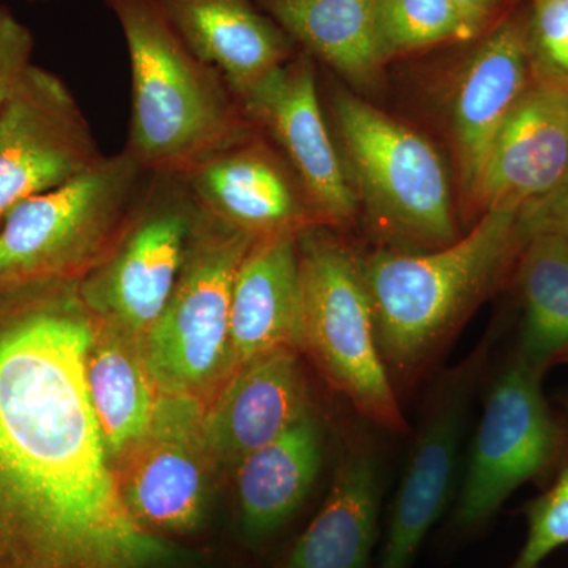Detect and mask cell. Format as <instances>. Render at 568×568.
Returning <instances> with one entry per match:
<instances>
[{
	"label": "cell",
	"mask_w": 568,
	"mask_h": 568,
	"mask_svg": "<svg viewBox=\"0 0 568 568\" xmlns=\"http://www.w3.org/2000/svg\"><path fill=\"white\" fill-rule=\"evenodd\" d=\"M95 324L61 278L0 282V568H159L85 384Z\"/></svg>",
	"instance_id": "6da1fadb"
},
{
	"label": "cell",
	"mask_w": 568,
	"mask_h": 568,
	"mask_svg": "<svg viewBox=\"0 0 568 568\" xmlns=\"http://www.w3.org/2000/svg\"><path fill=\"white\" fill-rule=\"evenodd\" d=\"M517 209L484 212L465 235L429 252L379 248L361 256L381 357L396 394L439 362L459 328L517 265Z\"/></svg>",
	"instance_id": "7a4b0ae2"
},
{
	"label": "cell",
	"mask_w": 568,
	"mask_h": 568,
	"mask_svg": "<svg viewBox=\"0 0 568 568\" xmlns=\"http://www.w3.org/2000/svg\"><path fill=\"white\" fill-rule=\"evenodd\" d=\"M132 67L126 151L152 175L185 178L250 136V121L222 74L197 58L156 0H106Z\"/></svg>",
	"instance_id": "3957f363"
},
{
	"label": "cell",
	"mask_w": 568,
	"mask_h": 568,
	"mask_svg": "<svg viewBox=\"0 0 568 568\" xmlns=\"http://www.w3.org/2000/svg\"><path fill=\"white\" fill-rule=\"evenodd\" d=\"M332 108L347 178L384 248L429 252L457 241L450 183L432 142L351 92L336 91Z\"/></svg>",
	"instance_id": "277c9868"
},
{
	"label": "cell",
	"mask_w": 568,
	"mask_h": 568,
	"mask_svg": "<svg viewBox=\"0 0 568 568\" xmlns=\"http://www.w3.org/2000/svg\"><path fill=\"white\" fill-rule=\"evenodd\" d=\"M313 224L298 233L302 316L298 349L320 366L358 416L392 433L407 422L377 346L361 256Z\"/></svg>",
	"instance_id": "5b68a950"
},
{
	"label": "cell",
	"mask_w": 568,
	"mask_h": 568,
	"mask_svg": "<svg viewBox=\"0 0 568 568\" xmlns=\"http://www.w3.org/2000/svg\"><path fill=\"white\" fill-rule=\"evenodd\" d=\"M145 174L125 149L14 205L0 222V282L65 280L112 250L144 193Z\"/></svg>",
	"instance_id": "8992f818"
},
{
	"label": "cell",
	"mask_w": 568,
	"mask_h": 568,
	"mask_svg": "<svg viewBox=\"0 0 568 568\" xmlns=\"http://www.w3.org/2000/svg\"><path fill=\"white\" fill-rule=\"evenodd\" d=\"M545 375L518 351L497 373L452 511V532H477L519 487L551 480L567 465L568 418L549 405Z\"/></svg>",
	"instance_id": "52a82bcc"
},
{
	"label": "cell",
	"mask_w": 568,
	"mask_h": 568,
	"mask_svg": "<svg viewBox=\"0 0 568 568\" xmlns=\"http://www.w3.org/2000/svg\"><path fill=\"white\" fill-rule=\"evenodd\" d=\"M256 237L201 213L178 286L142 336V361L164 394L190 395L231 365V297Z\"/></svg>",
	"instance_id": "ba28073f"
},
{
	"label": "cell",
	"mask_w": 568,
	"mask_h": 568,
	"mask_svg": "<svg viewBox=\"0 0 568 568\" xmlns=\"http://www.w3.org/2000/svg\"><path fill=\"white\" fill-rule=\"evenodd\" d=\"M203 207L178 175H153L102 275L92 305L126 334L144 336L166 308L192 248Z\"/></svg>",
	"instance_id": "9c48e42d"
},
{
	"label": "cell",
	"mask_w": 568,
	"mask_h": 568,
	"mask_svg": "<svg viewBox=\"0 0 568 568\" xmlns=\"http://www.w3.org/2000/svg\"><path fill=\"white\" fill-rule=\"evenodd\" d=\"M495 339L491 335L481 339L473 353L437 377L426 396L416 439L392 504L379 568L413 567L429 529L446 508L467 420Z\"/></svg>",
	"instance_id": "30bf717a"
},
{
	"label": "cell",
	"mask_w": 568,
	"mask_h": 568,
	"mask_svg": "<svg viewBox=\"0 0 568 568\" xmlns=\"http://www.w3.org/2000/svg\"><path fill=\"white\" fill-rule=\"evenodd\" d=\"M102 159L65 82L32 65L0 106V222L14 205L69 182Z\"/></svg>",
	"instance_id": "8fae6325"
},
{
	"label": "cell",
	"mask_w": 568,
	"mask_h": 568,
	"mask_svg": "<svg viewBox=\"0 0 568 568\" xmlns=\"http://www.w3.org/2000/svg\"><path fill=\"white\" fill-rule=\"evenodd\" d=\"M239 103L248 121L263 125L286 153L320 223L353 222L357 196L325 123L315 58L308 51L298 52Z\"/></svg>",
	"instance_id": "7c38bea8"
},
{
	"label": "cell",
	"mask_w": 568,
	"mask_h": 568,
	"mask_svg": "<svg viewBox=\"0 0 568 568\" xmlns=\"http://www.w3.org/2000/svg\"><path fill=\"white\" fill-rule=\"evenodd\" d=\"M203 416L190 395L164 394L144 439L133 448L122 493L145 528L189 530L207 497Z\"/></svg>",
	"instance_id": "4fadbf2b"
},
{
	"label": "cell",
	"mask_w": 568,
	"mask_h": 568,
	"mask_svg": "<svg viewBox=\"0 0 568 568\" xmlns=\"http://www.w3.org/2000/svg\"><path fill=\"white\" fill-rule=\"evenodd\" d=\"M568 166V88L530 81L495 141L470 201L484 212L536 203Z\"/></svg>",
	"instance_id": "5bb4252c"
},
{
	"label": "cell",
	"mask_w": 568,
	"mask_h": 568,
	"mask_svg": "<svg viewBox=\"0 0 568 568\" xmlns=\"http://www.w3.org/2000/svg\"><path fill=\"white\" fill-rule=\"evenodd\" d=\"M246 140L215 153L185 178L205 212L253 237L321 224L304 190L264 145Z\"/></svg>",
	"instance_id": "9a60e30c"
},
{
	"label": "cell",
	"mask_w": 568,
	"mask_h": 568,
	"mask_svg": "<svg viewBox=\"0 0 568 568\" xmlns=\"http://www.w3.org/2000/svg\"><path fill=\"white\" fill-rule=\"evenodd\" d=\"M530 81L526 22L519 20L496 26L463 67L452 99V134L469 200L497 132Z\"/></svg>",
	"instance_id": "2e32d148"
},
{
	"label": "cell",
	"mask_w": 568,
	"mask_h": 568,
	"mask_svg": "<svg viewBox=\"0 0 568 568\" xmlns=\"http://www.w3.org/2000/svg\"><path fill=\"white\" fill-rule=\"evenodd\" d=\"M297 349H280L237 368L203 418L212 457L237 466L312 410Z\"/></svg>",
	"instance_id": "e0dca14e"
},
{
	"label": "cell",
	"mask_w": 568,
	"mask_h": 568,
	"mask_svg": "<svg viewBox=\"0 0 568 568\" xmlns=\"http://www.w3.org/2000/svg\"><path fill=\"white\" fill-rule=\"evenodd\" d=\"M298 233L256 239L235 274L231 297V365L241 368L301 339Z\"/></svg>",
	"instance_id": "ac0fdd59"
},
{
	"label": "cell",
	"mask_w": 568,
	"mask_h": 568,
	"mask_svg": "<svg viewBox=\"0 0 568 568\" xmlns=\"http://www.w3.org/2000/svg\"><path fill=\"white\" fill-rule=\"evenodd\" d=\"M190 50L241 100L290 61L295 41L252 0H156Z\"/></svg>",
	"instance_id": "d6986e66"
},
{
	"label": "cell",
	"mask_w": 568,
	"mask_h": 568,
	"mask_svg": "<svg viewBox=\"0 0 568 568\" xmlns=\"http://www.w3.org/2000/svg\"><path fill=\"white\" fill-rule=\"evenodd\" d=\"M383 470L375 447L354 435L327 499L282 568H368L379 532Z\"/></svg>",
	"instance_id": "ffe728a7"
},
{
	"label": "cell",
	"mask_w": 568,
	"mask_h": 568,
	"mask_svg": "<svg viewBox=\"0 0 568 568\" xmlns=\"http://www.w3.org/2000/svg\"><path fill=\"white\" fill-rule=\"evenodd\" d=\"M324 429L308 410L271 443L235 466L239 514L245 536L263 540L302 507L323 469Z\"/></svg>",
	"instance_id": "44dd1931"
},
{
	"label": "cell",
	"mask_w": 568,
	"mask_h": 568,
	"mask_svg": "<svg viewBox=\"0 0 568 568\" xmlns=\"http://www.w3.org/2000/svg\"><path fill=\"white\" fill-rule=\"evenodd\" d=\"M287 36L347 81L372 85L386 65L377 0H260Z\"/></svg>",
	"instance_id": "7402d4cb"
},
{
	"label": "cell",
	"mask_w": 568,
	"mask_h": 568,
	"mask_svg": "<svg viewBox=\"0 0 568 568\" xmlns=\"http://www.w3.org/2000/svg\"><path fill=\"white\" fill-rule=\"evenodd\" d=\"M517 283L523 302L517 351L547 373L568 362V237L530 235L519 252Z\"/></svg>",
	"instance_id": "603a6c76"
},
{
	"label": "cell",
	"mask_w": 568,
	"mask_h": 568,
	"mask_svg": "<svg viewBox=\"0 0 568 568\" xmlns=\"http://www.w3.org/2000/svg\"><path fill=\"white\" fill-rule=\"evenodd\" d=\"M123 335L118 325L103 335L99 332L85 364L89 399L110 457L133 450L151 429L156 410L152 377Z\"/></svg>",
	"instance_id": "cb8c5ba5"
},
{
	"label": "cell",
	"mask_w": 568,
	"mask_h": 568,
	"mask_svg": "<svg viewBox=\"0 0 568 568\" xmlns=\"http://www.w3.org/2000/svg\"><path fill=\"white\" fill-rule=\"evenodd\" d=\"M387 61L406 52L478 36L454 0H377Z\"/></svg>",
	"instance_id": "d4e9b609"
},
{
	"label": "cell",
	"mask_w": 568,
	"mask_h": 568,
	"mask_svg": "<svg viewBox=\"0 0 568 568\" xmlns=\"http://www.w3.org/2000/svg\"><path fill=\"white\" fill-rule=\"evenodd\" d=\"M564 406L567 409L568 396ZM528 532L508 568H540L559 548L568 545V462L552 484L523 508Z\"/></svg>",
	"instance_id": "484cf974"
},
{
	"label": "cell",
	"mask_w": 568,
	"mask_h": 568,
	"mask_svg": "<svg viewBox=\"0 0 568 568\" xmlns=\"http://www.w3.org/2000/svg\"><path fill=\"white\" fill-rule=\"evenodd\" d=\"M526 36L532 81L568 88V0H532Z\"/></svg>",
	"instance_id": "4316f807"
},
{
	"label": "cell",
	"mask_w": 568,
	"mask_h": 568,
	"mask_svg": "<svg viewBox=\"0 0 568 568\" xmlns=\"http://www.w3.org/2000/svg\"><path fill=\"white\" fill-rule=\"evenodd\" d=\"M31 31L7 7L0 6V106L33 65Z\"/></svg>",
	"instance_id": "83f0119b"
},
{
	"label": "cell",
	"mask_w": 568,
	"mask_h": 568,
	"mask_svg": "<svg viewBox=\"0 0 568 568\" xmlns=\"http://www.w3.org/2000/svg\"><path fill=\"white\" fill-rule=\"evenodd\" d=\"M518 231L523 242L528 241L530 235L541 233L568 237V166L566 174L551 193L519 211Z\"/></svg>",
	"instance_id": "f1b7e54d"
},
{
	"label": "cell",
	"mask_w": 568,
	"mask_h": 568,
	"mask_svg": "<svg viewBox=\"0 0 568 568\" xmlns=\"http://www.w3.org/2000/svg\"><path fill=\"white\" fill-rule=\"evenodd\" d=\"M474 31L481 33L499 7L500 0H454Z\"/></svg>",
	"instance_id": "f546056e"
}]
</instances>
